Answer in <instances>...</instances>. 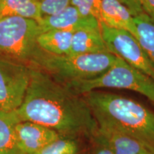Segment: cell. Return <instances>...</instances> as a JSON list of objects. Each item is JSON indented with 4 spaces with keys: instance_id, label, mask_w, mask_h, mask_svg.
Instances as JSON below:
<instances>
[{
    "instance_id": "cell-17",
    "label": "cell",
    "mask_w": 154,
    "mask_h": 154,
    "mask_svg": "<svg viewBox=\"0 0 154 154\" xmlns=\"http://www.w3.org/2000/svg\"><path fill=\"white\" fill-rule=\"evenodd\" d=\"M77 138L61 136L36 154H79Z\"/></svg>"
},
{
    "instance_id": "cell-7",
    "label": "cell",
    "mask_w": 154,
    "mask_h": 154,
    "mask_svg": "<svg viewBox=\"0 0 154 154\" xmlns=\"http://www.w3.org/2000/svg\"><path fill=\"white\" fill-rule=\"evenodd\" d=\"M100 26L110 52L154 80V64L137 38L126 30L109 27L103 23Z\"/></svg>"
},
{
    "instance_id": "cell-21",
    "label": "cell",
    "mask_w": 154,
    "mask_h": 154,
    "mask_svg": "<svg viewBox=\"0 0 154 154\" xmlns=\"http://www.w3.org/2000/svg\"><path fill=\"white\" fill-rule=\"evenodd\" d=\"M144 12L154 20V0H140Z\"/></svg>"
},
{
    "instance_id": "cell-8",
    "label": "cell",
    "mask_w": 154,
    "mask_h": 154,
    "mask_svg": "<svg viewBox=\"0 0 154 154\" xmlns=\"http://www.w3.org/2000/svg\"><path fill=\"white\" fill-rule=\"evenodd\" d=\"M17 141L24 154H36L60 138L59 133L32 121H20L15 126Z\"/></svg>"
},
{
    "instance_id": "cell-6",
    "label": "cell",
    "mask_w": 154,
    "mask_h": 154,
    "mask_svg": "<svg viewBox=\"0 0 154 154\" xmlns=\"http://www.w3.org/2000/svg\"><path fill=\"white\" fill-rule=\"evenodd\" d=\"M32 67L0 54V111L10 112L22 103Z\"/></svg>"
},
{
    "instance_id": "cell-22",
    "label": "cell",
    "mask_w": 154,
    "mask_h": 154,
    "mask_svg": "<svg viewBox=\"0 0 154 154\" xmlns=\"http://www.w3.org/2000/svg\"><path fill=\"white\" fill-rule=\"evenodd\" d=\"M39 1H42V0H39Z\"/></svg>"
},
{
    "instance_id": "cell-5",
    "label": "cell",
    "mask_w": 154,
    "mask_h": 154,
    "mask_svg": "<svg viewBox=\"0 0 154 154\" xmlns=\"http://www.w3.org/2000/svg\"><path fill=\"white\" fill-rule=\"evenodd\" d=\"M117 56L111 53L57 56L48 54L42 69L63 84L89 79L110 67Z\"/></svg>"
},
{
    "instance_id": "cell-13",
    "label": "cell",
    "mask_w": 154,
    "mask_h": 154,
    "mask_svg": "<svg viewBox=\"0 0 154 154\" xmlns=\"http://www.w3.org/2000/svg\"><path fill=\"white\" fill-rule=\"evenodd\" d=\"M74 32L69 30L47 31L42 32L38 36L37 43L44 51L49 54H68Z\"/></svg>"
},
{
    "instance_id": "cell-14",
    "label": "cell",
    "mask_w": 154,
    "mask_h": 154,
    "mask_svg": "<svg viewBox=\"0 0 154 154\" xmlns=\"http://www.w3.org/2000/svg\"><path fill=\"white\" fill-rule=\"evenodd\" d=\"M20 17L39 22L42 17L39 0H0V19Z\"/></svg>"
},
{
    "instance_id": "cell-1",
    "label": "cell",
    "mask_w": 154,
    "mask_h": 154,
    "mask_svg": "<svg viewBox=\"0 0 154 154\" xmlns=\"http://www.w3.org/2000/svg\"><path fill=\"white\" fill-rule=\"evenodd\" d=\"M14 111L19 121L43 125L62 136L92 138L97 129L84 96L41 69L32 68L24 99Z\"/></svg>"
},
{
    "instance_id": "cell-3",
    "label": "cell",
    "mask_w": 154,
    "mask_h": 154,
    "mask_svg": "<svg viewBox=\"0 0 154 154\" xmlns=\"http://www.w3.org/2000/svg\"><path fill=\"white\" fill-rule=\"evenodd\" d=\"M38 22L20 17L0 19V54L41 69L48 55L37 43Z\"/></svg>"
},
{
    "instance_id": "cell-12",
    "label": "cell",
    "mask_w": 154,
    "mask_h": 154,
    "mask_svg": "<svg viewBox=\"0 0 154 154\" xmlns=\"http://www.w3.org/2000/svg\"><path fill=\"white\" fill-rule=\"evenodd\" d=\"M111 53L103 37L101 26L78 30L73 34L72 46L68 54Z\"/></svg>"
},
{
    "instance_id": "cell-9",
    "label": "cell",
    "mask_w": 154,
    "mask_h": 154,
    "mask_svg": "<svg viewBox=\"0 0 154 154\" xmlns=\"http://www.w3.org/2000/svg\"><path fill=\"white\" fill-rule=\"evenodd\" d=\"M42 32L49 30H78L89 28H97L100 23L92 17H84L72 5L56 14L44 16L39 22Z\"/></svg>"
},
{
    "instance_id": "cell-11",
    "label": "cell",
    "mask_w": 154,
    "mask_h": 154,
    "mask_svg": "<svg viewBox=\"0 0 154 154\" xmlns=\"http://www.w3.org/2000/svg\"><path fill=\"white\" fill-rule=\"evenodd\" d=\"M103 23L111 28L126 30L136 37L134 15L119 0H101Z\"/></svg>"
},
{
    "instance_id": "cell-20",
    "label": "cell",
    "mask_w": 154,
    "mask_h": 154,
    "mask_svg": "<svg viewBox=\"0 0 154 154\" xmlns=\"http://www.w3.org/2000/svg\"><path fill=\"white\" fill-rule=\"evenodd\" d=\"M92 138L95 142V146L92 154H114L105 143H103L95 136H93Z\"/></svg>"
},
{
    "instance_id": "cell-10",
    "label": "cell",
    "mask_w": 154,
    "mask_h": 154,
    "mask_svg": "<svg viewBox=\"0 0 154 154\" xmlns=\"http://www.w3.org/2000/svg\"><path fill=\"white\" fill-rule=\"evenodd\" d=\"M93 136L105 143L114 154H154L136 138L109 127L97 126Z\"/></svg>"
},
{
    "instance_id": "cell-2",
    "label": "cell",
    "mask_w": 154,
    "mask_h": 154,
    "mask_svg": "<svg viewBox=\"0 0 154 154\" xmlns=\"http://www.w3.org/2000/svg\"><path fill=\"white\" fill-rule=\"evenodd\" d=\"M97 126L109 127L134 137L154 152V113L129 98L93 91L82 95Z\"/></svg>"
},
{
    "instance_id": "cell-16",
    "label": "cell",
    "mask_w": 154,
    "mask_h": 154,
    "mask_svg": "<svg viewBox=\"0 0 154 154\" xmlns=\"http://www.w3.org/2000/svg\"><path fill=\"white\" fill-rule=\"evenodd\" d=\"M136 38L154 64V20L146 13L134 17Z\"/></svg>"
},
{
    "instance_id": "cell-4",
    "label": "cell",
    "mask_w": 154,
    "mask_h": 154,
    "mask_svg": "<svg viewBox=\"0 0 154 154\" xmlns=\"http://www.w3.org/2000/svg\"><path fill=\"white\" fill-rule=\"evenodd\" d=\"M64 84L82 96L99 88H118L134 91L154 102V80L119 57L106 71L99 76Z\"/></svg>"
},
{
    "instance_id": "cell-18",
    "label": "cell",
    "mask_w": 154,
    "mask_h": 154,
    "mask_svg": "<svg viewBox=\"0 0 154 154\" xmlns=\"http://www.w3.org/2000/svg\"><path fill=\"white\" fill-rule=\"evenodd\" d=\"M70 5L74 7L84 17H92L101 22V0H72Z\"/></svg>"
},
{
    "instance_id": "cell-19",
    "label": "cell",
    "mask_w": 154,
    "mask_h": 154,
    "mask_svg": "<svg viewBox=\"0 0 154 154\" xmlns=\"http://www.w3.org/2000/svg\"><path fill=\"white\" fill-rule=\"evenodd\" d=\"M72 0H42V16H49L59 12L70 5Z\"/></svg>"
},
{
    "instance_id": "cell-15",
    "label": "cell",
    "mask_w": 154,
    "mask_h": 154,
    "mask_svg": "<svg viewBox=\"0 0 154 154\" xmlns=\"http://www.w3.org/2000/svg\"><path fill=\"white\" fill-rule=\"evenodd\" d=\"M19 122L14 111H0V154H24L19 149L15 134V126Z\"/></svg>"
}]
</instances>
